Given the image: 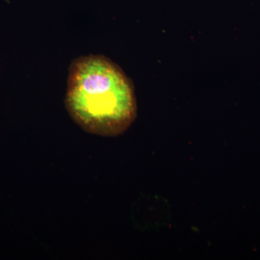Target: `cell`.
<instances>
[{"label":"cell","instance_id":"1","mask_svg":"<svg viewBox=\"0 0 260 260\" xmlns=\"http://www.w3.org/2000/svg\"><path fill=\"white\" fill-rule=\"evenodd\" d=\"M64 103L84 131L102 137L124 133L138 112L131 80L102 55L81 56L71 63Z\"/></svg>","mask_w":260,"mask_h":260}]
</instances>
